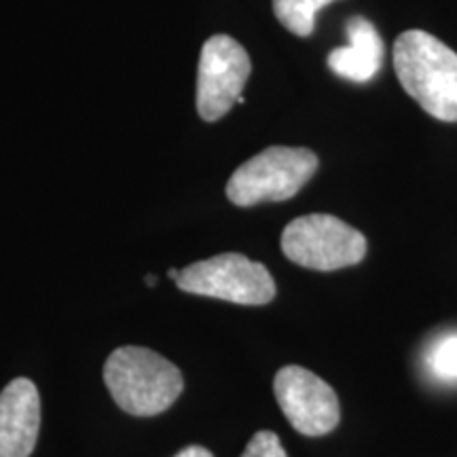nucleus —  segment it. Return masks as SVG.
Instances as JSON below:
<instances>
[{
    "instance_id": "nucleus-1",
    "label": "nucleus",
    "mask_w": 457,
    "mask_h": 457,
    "mask_svg": "<svg viewBox=\"0 0 457 457\" xmlns=\"http://www.w3.org/2000/svg\"><path fill=\"white\" fill-rule=\"evenodd\" d=\"M394 71L403 89L430 117L457 123V54L424 30L403 32L394 43Z\"/></svg>"
},
{
    "instance_id": "nucleus-2",
    "label": "nucleus",
    "mask_w": 457,
    "mask_h": 457,
    "mask_svg": "<svg viewBox=\"0 0 457 457\" xmlns=\"http://www.w3.org/2000/svg\"><path fill=\"white\" fill-rule=\"evenodd\" d=\"M104 381L125 413L151 417L163 413L180 396L185 381L176 364L146 347H119L104 364Z\"/></svg>"
},
{
    "instance_id": "nucleus-3",
    "label": "nucleus",
    "mask_w": 457,
    "mask_h": 457,
    "mask_svg": "<svg viewBox=\"0 0 457 457\" xmlns=\"http://www.w3.org/2000/svg\"><path fill=\"white\" fill-rule=\"evenodd\" d=\"M318 170L310 148L270 146L239 165L227 182L228 202L239 208L295 197Z\"/></svg>"
},
{
    "instance_id": "nucleus-4",
    "label": "nucleus",
    "mask_w": 457,
    "mask_h": 457,
    "mask_svg": "<svg viewBox=\"0 0 457 457\" xmlns=\"http://www.w3.org/2000/svg\"><path fill=\"white\" fill-rule=\"evenodd\" d=\"M282 253L307 270L337 271L364 259L367 237L337 216L307 214L284 228Z\"/></svg>"
},
{
    "instance_id": "nucleus-5",
    "label": "nucleus",
    "mask_w": 457,
    "mask_h": 457,
    "mask_svg": "<svg viewBox=\"0 0 457 457\" xmlns=\"http://www.w3.org/2000/svg\"><path fill=\"white\" fill-rule=\"evenodd\" d=\"M176 286L185 293L212 296L237 305H267L276 296V282L262 262L225 253L180 270Z\"/></svg>"
},
{
    "instance_id": "nucleus-6",
    "label": "nucleus",
    "mask_w": 457,
    "mask_h": 457,
    "mask_svg": "<svg viewBox=\"0 0 457 457\" xmlns=\"http://www.w3.org/2000/svg\"><path fill=\"white\" fill-rule=\"evenodd\" d=\"M253 64L236 38L216 34L208 38L199 55L197 112L204 121H219L242 98Z\"/></svg>"
},
{
    "instance_id": "nucleus-7",
    "label": "nucleus",
    "mask_w": 457,
    "mask_h": 457,
    "mask_svg": "<svg viewBox=\"0 0 457 457\" xmlns=\"http://www.w3.org/2000/svg\"><path fill=\"white\" fill-rule=\"evenodd\" d=\"M278 404L296 432L322 436L341 420L339 398L322 377L303 367H284L273 379Z\"/></svg>"
},
{
    "instance_id": "nucleus-8",
    "label": "nucleus",
    "mask_w": 457,
    "mask_h": 457,
    "mask_svg": "<svg viewBox=\"0 0 457 457\" xmlns=\"http://www.w3.org/2000/svg\"><path fill=\"white\" fill-rule=\"evenodd\" d=\"M41 428V398L26 377L0 394V457H30Z\"/></svg>"
},
{
    "instance_id": "nucleus-9",
    "label": "nucleus",
    "mask_w": 457,
    "mask_h": 457,
    "mask_svg": "<svg viewBox=\"0 0 457 457\" xmlns=\"http://www.w3.org/2000/svg\"><path fill=\"white\" fill-rule=\"evenodd\" d=\"M345 32L350 43L330 51L328 68L347 81L367 83L379 72L384 62V41L377 28L360 15L347 21Z\"/></svg>"
},
{
    "instance_id": "nucleus-10",
    "label": "nucleus",
    "mask_w": 457,
    "mask_h": 457,
    "mask_svg": "<svg viewBox=\"0 0 457 457\" xmlns=\"http://www.w3.org/2000/svg\"><path fill=\"white\" fill-rule=\"evenodd\" d=\"M335 0H273V13L286 30L296 37H310L316 13Z\"/></svg>"
},
{
    "instance_id": "nucleus-11",
    "label": "nucleus",
    "mask_w": 457,
    "mask_h": 457,
    "mask_svg": "<svg viewBox=\"0 0 457 457\" xmlns=\"http://www.w3.org/2000/svg\"><path fill=\"white\" fill-rule=\"evenodd\" d=\"M426 362L438 379L457 381V335H447L434 343Z\"/></svg>"
},
{
    "instance_id": "nucleus-12",
    "label": "nucleus",
    "mask_w": 457,
    "mask_h": 457,
    "mask_svg": "<svg viewBox=\"0 0 457 457\" xmlns=\"http://www.w3.org/2000/svg\"><path fill=\"white\" fill-rule=\"evenodd\" d=\"M242 457H288L279 443V436L271 430H261L250 438Z\"/></svg>"
},
{
    "instance_id": "nucleus-13",
    "label": "nucleus",
    "mask_w": 457,
    "mask_h": 457,
    "mask_svg": "<svg viewBox=\"0 0 457 457\" xmlns=\"http://www.w3.org/2000/svg\"><path fill=\"white\" fill-rule=\"evenodd\" d=\"M174 457H214L205 447H199V445H191V447L182 449L180 453H176Z\"/></svg>"
},
{
    "instance_id": "nucleus-14",
    "label": "nucleus",
    "mask_w": 457,
    "mask_h": 457,
    "mask_svg": "<svg viewBox=\"0 0 457 457\" xmlns=\"http://www.w3.org/2000/svg\"><path fill=\"white\" fill-rule=\"evenodd\" d=\"M168 276H170V278L174 279V282H176V279H179V276H180V270H170Z\"/></svg>"
},
{
    "instance_id": "nucleus-15",
    "label": "nucleus",
    "mask_w": 457,
    "mask_h": 457,
    "mask_svg": "<svg viewBox=\"0 0 457 457\" xmlns=\"http://www.w3.org/2000/svg\"><path fill=\"white\" fill-rule=\"evenodd\" d=\"M145 282H146L148 286H155V284H157V278H155V276H146Z\"/></svg>"
}]
</instances>
